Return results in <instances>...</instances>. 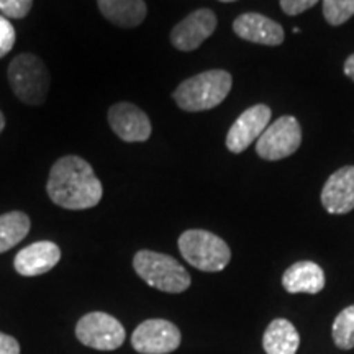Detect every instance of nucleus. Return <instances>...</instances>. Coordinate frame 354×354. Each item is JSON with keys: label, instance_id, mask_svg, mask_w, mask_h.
Wrapping results in <instances>:
<instances>
[{"label": "nucleus", "instance_id": "obj_1", "mask_svg": "<svg viewBox=\"0 0 354 354\" xmlns=\"http://www.w3.org/2000/svg\"><path fill=\"white\" fill-rule=\"evenodd\" d=\"M46 192L57 207L66 210H87L102 201L104 187L86 159L69 154L53 165Z\"/></svg>", "mask_w": 354, "mask_h": 354}, {"label": "nucleus", "instance_id": "obj_2", "mask_svg": "<svg viewBox=\"0 0 354 354\" xmlns=\"http://www.w3.org/2000/svg\"><path fill=\"white\" fill-rule=\"evenodd\" d=\"M232 84V74L221 69H212L185 79L179 84L172 97L177 107L184 112H203L215 109L227 99Z\"/></svg>", "mask_w": 354, "mask_h": 354}, {"label": "nucleus", "instance_id": "obj_3", "mask_svg": "<svg viewBox=\"0 0 354 354\" xmlns=\"http://www.w3.org/2000/svg\"><path fill=\"white\" fill-rule=\"evenodd\" d=\"M8 84L17 99L32 107H39L48 99L51 74L41 57L24 53L15 56L8 64Z\"/></svg>", "mask_w": 354, "mask_h": 354}, {"label": "nucleus", "instance_id": "obj_4", "mask_svg": "<svg viewBox=\"0 0 354 354\" xmlns=\"http://www.w3.org/2000/svg\"><path fill=\"white\" fill-rule=\"evenodd\" d=\"M133 268L146 284L158 290L180 294L190 287L189 272L172 256L148 250L138 251L133 258Z\"/></svg>", "mask_w": 354, "mask_h": 354}, {"label": "nucleus", "instance_id": "obj_5", "mask_svg": "<svg viewBox=\"0 0 354 354\" xmlns=\"http://www.w3.org/2000/svg\"><path fill=\"white\" fill-rule=\"evenodd\" d=\"M179 251L190 266L203 272L223 271L232 259L227 243L205 230H187L180 234Z\"/></svg>", "mask_w": 354, "mask_h": 354}, {"label": "nucleus", "instance_id": "obj_6", "mask_svg": "<svg viewBox=\"0 0 354 354\" xmlns=\"http://www.w3.org/2000/svg\"><path fill=\"white\" fill-rule=\"evenodd\" d=\"M300 143L302 128L299 120L292 115H284L263 131L256 141V153L268 161H279L297 151Z\"/></svg>", "mask_w": 354, "mask_h": 354}, {"label": "nucleus", "instance_id": "obj_7", "mask_svg": "<svg viewBox=\"0 0 354 354\" xmlns=\"http://www.w3.org/2000/svg\"><path fill=\"white\" fill-rule=\"evenodd\" d=\"M76 336L84 346L99 351H113L125 342V328L117 318L104 312H92L77 322Z\"/></svg>", "mask_w": 354, "mask_h": 354}, {"label": "nucleus", "instance_id": "obj_8", "mask_svg": "<svg viewBox=\"0 0 354 354\" xmlns=\"http://www.w3.org/2000/svg\"><path fill=\"white\" fill-rule=\"evenodd\" d=\"M131 344L140 354H167L179 348L180 331L174 323L153 318L136 326Z\"/></svg>", "mask_w": 354, "mask_h": 354}, {"label": "nucleus", "instance_id": "obj_9", "mask_svg": "<svg viewBox=\"0 0 354 354\" xmlns=\"http://www.w3.org/2000/svg\"><path fill=\"white\" fill-rule=\"evenodd\" d=\"M271 122V109L264 104L245 110L233 123L227 135V148L234 154H240L250 148L251 143L259 140L263 131Z\"/></svg>", "mask_w": 354, "mask_h": 354}, {"label": "nucleus", "instance_id": "obj_10", "mask_svg": "<svg viewBox=\"0 0 354 354\" xmlns=\"http://www.w3.org/2000/svg\"><path fill=\"white\" fill-rule=\"evenodd\" d=\"M109 123L115 135L127 143H143L151 136L148 115L130 102L112 105L109 110Z\"/></svg>", "mask_w": 354, "mask_h": 354}, {"label": "nucleus", "instance_id": "obj_11", "mask_svg": "<svg viewBox=\"0 0 354 354\" xmlns=\"http://www.w3.org/2000/svg\"><path fill=\"white\" fill-rule=\"evenodd\" d=\"M216 28V15L210 8H198L189 13L171 32V43L179 51L197 50Z\"/></svg>", "mask_w": 354, "mask_h": 354}, {"label": "nucleus", "instance_id": "obj_12", "mask_svg": "<svg viewBox=\"0 0 354 354\" xmlns=\"http://www.w3.org/2000/svg\"><path fill=\"white\" fill-rule=\"evenodd\" d=\"M322 205L333 215L354 210V166H344L328 177L322 190Z\"/></svg>", "mask_w": 354, "mask_h": 354}, {"label": "nucleus", "instance_id": "obj_13", "mask_svg": "<svg viewBox=\"0 0 354 354\" xmlns=\"http://www.w3.org/2000/svg\"><path fill=\"white\" fill-rule=\"evenodd\" d=\"M61 259V250L53 241H37L15 256L13 266L20 276L35 277L51 271Z\"/></svg>", "mask_w": 354, "mask_h": 354}, {"label": "nucleus", "instance_id": "obj_14", "mask_svg": "<svg viewBox=\"0 0 354 354\" xmlns=\"http://www.w3.org/2000/svg\"><path fill=\"white\" fill-rule=\"evenodd\" d=\"M233 32L246 41L264 44V46H279L284 41L282 26L261 13H243L233 21Z\"/></svg>", "mask_w": 354, "mask_h": 354}, {"label": "nucleus", "instance_id": "obj_15", "mask_svg": "<svg viewBox=\"0 0 354 354\" xmlns=\"http://www.w3.org/2000/svg\"><path fill=\"white\" fill-rule=\"evenodd\" d=\"M282 286L289 294H318L325 287V272L313 261H299L284 272Z\"/></svg>", "mask_w": 354, "mask_h": 354}, {"label": "nucleus", "instance_id": "obj_16", "mask_svg": "<svg viewBox=\"0 0 354 354\" xmlns=\"http://www.w3.org/2000/svg\"><path fill=\"white\" fill-rule=\"evenodd\" d=\"M97 3L102 15L120 28H135L148 13L145 0H97Z\"/></svg>", "mask_w": 354, "mask_h": 354}, {"label": "nucleus", "instance_id": "obj_17", "mask_svg": "<svg viewBox=\"0 0 354 354\" xmlns=\"http://www.w3.org/2000/svg\"><path fill=\"white\" fill-rule=\"evenodd\" d=\"M299 344V331L286 318L272 320L264 331L263 348L268 354H295Z\"/></svg>", "mask_w": 354, "mask_h": 354}, {"label": "nucleus", "instance_id": "obj_18", "mask_svg": "<svg viewBox=\"0 0 354 354\" xmlns=\"http://www.w3.org/2000/svg\"><path fill=\"white\" fill-rule=\"evenodd\" d=\"M30 218L24 212L0 215V254L17 246L30 232Z\"/></svg>", "mask_w": 354, "mask_h": 354}, {"label": "nucleus", "instance_id": "obj_19", "mask_svg": "<svg viewBox=\"0 0 354 354\" xmlns=\"http://www.w3.org/2000/svg\"><path fill=\"white\" fill-rule=\"evenodd\" d=\"M331 335L336 346L343 351L354 348V305H349L338 313L333 322Z\"/></svg>", "mask_w": 354, "mask_h": 354}, {"label": "nucleus", "instance_id": "obj_20", "mask_svg": "<svg viewBox=\"0 0 354 354\" xmlns=\"http://www.w3.org/2000/svg\"><path fill=\"white\" fill-rule=\"evenodd\" d=\"M323 15L333 26L346 24L354 15V0H323Z\"/></svg>", "mask_w": 354, "mask_h": 354}, {"label": "nucleus", "instance_id": "obj_21", "mask_svg": "<svg viewBox=\"0 0 354 354\" xmlns=\"http://www.w3.org/2000/svg\"><path fill=\"white\" fill-rule=\"evenodd\" d=\"M33 7V0H0V12L7 19H25Z\"/></svg>", "mask_w": 354, "mask_h": 354}, {"label": "nucleus", "instance_id": "obj_22", "mask_svg": "<svg viewBox=\"0 0 354 354\" xmlns=\"http://www.w3.org/2000/svg\"><path fill=\"white\" fill-rule=\"evenodd\" d=\"M15 44V28L7 17L0 15V57L7 56Z\"/></svg>", "mask_w": 354, "mask_h": 354}, {"label": "nucleus", "instance_id": "obj_23", "mask_svg": "<svg viewBox=\"0 0 354 354\" xmlns=\"http://www.w3.org/2000/svg\"><path fill=\"white\" fill-rule=\"evenodd\" d=\"M318 0H281V7L287 15H300L302 12H307L312 8Z\"/></svg>", "mask_w": 354, "mask_h": 354}, {"label": "nucleus", "instance_id": "obj_24", "mask_svg": "<svg viewBox=\"0 0 354 354\" xmlns=\"http://www.w3.org/2000/svg\"><path fill=\"white\" fill-rule=\"evenodd\" d=\"M0 354H20V344L10 335L0 331Z\"/></svg>", "mask_w": 354, "mask_h": 354}, {"label": "nucleus", "instance_id": "obj_25", "mask_svg": "<svg viewBox=\"0 0 354 354\" xmlns=\"http://www.w3.org/2000/svg\"><path fill=\"white\" fill-rule=\"evenodd\" d=\"M344 74L354 81V55H351L344 63Z\"/></svg>", "mask_w": 354, "mask_h": 354}, {"label": "nucleus", "instance_id": "obj_26", "mask_svg": "<svg viewBox=\"0 0 354 354\" xmlns=\"http://www.w3.org/2000/svg\"><path fill=\"white\" fill-rule=\"evenodd\" d=\"M3 128H6V118H3V113L0 112V133L3 131Z\"/></svg>", "mask_w": 354, "mask_h": 354}, {"label": "nucleus", "instance_id": "obj_27", "mask_svg": "<svg viewBox=\"0 0 354 354\" xmlns=\"http://www.w3.org/2000/svg\"><path fill=\"white\" fill-rule=\"evenodd\" d=\"M220 2H227L228 3V2H236V0H220Z\"/></svg>", "mask_w": 354, "mask_h": 354}]
</instances>
